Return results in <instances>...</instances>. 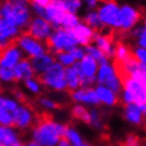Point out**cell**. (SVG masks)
Listing matches in <instances>:
<instances>
[{
	"instance_id": "obj_19",
	"label": "cell",
	"mask_w": 146,
	"mask_h": 146,
	"mask_svg": "<svg viewBox=\"0 0 146 146\" xmlns=\"http://www.w3.org/2000/svg\"><path fill=\"white\" fill-rule=\"evenodd\" d=\"M71 31H72L74 36H75L78 45L88 46L91 44V42H93L95 31L91 27H89L87 24H85V23H79Z\"/></svg>"
},
{
	"instance_id": "obj_45",
	"label": "cell",
	"mask_w": 146,
	"mask_h": 146,
	"mask_svg": "<svg viewBox=\"0 0 146 146\" xmlns=\"http://www.w3.org/2000/svg\"><path fill=\"white\" fill-rule=\"evenodd\" d=\"M56 146H72V145H71V144L69 143V142H68V141L66 140L65 138H63V139H62V140L58 142V144Z\"/></svg>"
},
{
	"instance_id": "obj_16",
	"label": "cell",
	"mask_w": 146,
	"mask_h": 146,
	"mask_svg": "<svg viewBox=\"0 0 146 146\" xmlns=\"http://www.w3.org/2000/svg\"><path fill=\"white\" fill-rule=\"evenodd\" d=\"M31 66L35 71V74L38 76H41L42 74L48 70L52 65L55 63L54 56L50 52H45L41 55H38L36 58L31 60Z\"/></svg>"
},
{
	"instance_id": "obj_26",
	"label": "cell",
	"mask_w": 146,
	"mask_h": 146,
	"mask_svg": "<svg viewBox=\"0 0 146 146\" xmlns=\"http://www.w3.org/2000/svg\"><path fill=\"white\" fill-rule=\"evenodd\" d=\"M52 1L60 4L66 13H71V14H76L78 12L82 3V0H52Z\"/></svg>"
},
{
	"instance_id": "obj_53",
	"label": "cell",
	"mask_w": 146,
	"mask_h": 146,
	"mask_svg": "<svg viewBox=\"0 0 146 146\" xmlns=\"http://www.w3.org/2000/svg\"><path fill=\"white\" fill-rule=\"evenodd\" d=\"M0 84H1V82H0Z\"/></svg>"
},
{
	"instance_id": "obj_42",
	"label": "cell",
	"mask_w": 146,
	"mask_h": 146,
	"mask_svg": "<svg viewBox=\"0 0 146 146\" xmlns=\"http://www.w3.org/2000/svg\"><path fill=\"white\" fill-rule=\"evenodd\" d=\"M123 146H140V141H139L137 136L128 135L123 142Z\"/></svg>"
},
{
	"instance_id": "obj_30",
	"label": "cell",
	"mask_w": 146,
	"mask_h": 146,
	"mask_svg": "<svg viewBox=\"0 0 146 146\" xmlns=\"http://www.w3.org/2000/svg\"><path fill=\"white\" fill-rule=\"evenodd\" d=\"M79 19L76 14H71V13H66L63 21H62L61 27L67 31H72L73 28L76 27L79 24Z\"/></svg>"
},
{
	"instance_id": "obj_10",
	"label": "cell",
	"mask_w": 146,
	"mask_h": 146,
	"mask_svg": "<svg viewBox=\"0 0 146 146\" xmlns=\"http://www.w3.org/2000/svg\"><path fill=\"white\" fill-rule=\"evenodd\" d=\"M34 112L26 104H19V107L13 112V126L18 129H27L34 124Z\"/></svg>"
},
{
	"instance_id": "obj_36",
	"label": "cell",
	"mask_w": 146,
	"mask_h": 146,
	"mask_svg": "<svg viewBox=\"0 0 146 146\" xmlns=\"http://www.w3.org/2000/svg\"><path fill=\"white\" fill-rule=\"evenodd\" d=\"M134 36L137 38L139 47L146 49V27H138L134 31Z\"/></svg>"
},
{
	"instance_id": "obj_15",
	"label": "cell",
	"mask_w": 146,
	"mask_h": 146,
	"mask_svg": "<svg viewBox=\"0 0 146 146\" xmlns=\"http://www.w3.org/2000/svg\"><path fill=\"white\" fill-rule=\"evenodd\" d=\"M65 15H66V12L64 11V9L54 1H51L48 5L45 6L44 19H46L52 25V27H61L62 21H63Z\"/></svg>"
},
{
	"instance_id": "obj_2",
	"label": "cell",
	"mask_w": 146,
	"mask_h": 146,
	"mask_svg": "<svg viewBox=\"0 0 146 146\" xmlns=\"http://www.w3.org/2000/svg\"><path fill=\"white\" fill-rule=\"evenodd\" d=\"M1 17L17 26L20 31H26L31 21L29 0H3L0 3Z\"/></svg>"
},
{
	"instance_id": "obj_37",
	"label": "cell",
	"mask_w": 146,
	"mask_h": 146,
	"mask_svg": "<svg viewBox=\"0 0 146 146\" xmlns=\"http://www.w3.org/2000/svg\"><path fill=\"white\" fill-rule=\"evenodd\" d=\"M0 124L2 126H13V113L0 109Z\"/></svg>"
},
{
	"instance_id": "obj_48",
	"label": "cell",
	"mask_w": 146,
	"mask_h": 146,
	"mask_svg": "<svg viewBox=\"0 0 146 146\" xmlns=\"http://www.w3.org/2000/svg\"><path fill=\"white\" fill-rule=\"evenodd\" d=\"M79 146H91V145H89V144H87V143H82V144H80Z\"/></svg>"
},
{
	"instance_id": "obj_27",
	"label": "cell",
	"mask_w": 146,
	"mask_h": 146,
	"mask_svg": "<svg viewBox=\"0 0 146 146\" xmlns=\"http://www.w3.org/2000/svg\"><path fill=\"white\" fill-rule=\"evenodd\" d=\"M64 138L69 142L72 146H79L80 144L84 143L82 141V136L79 135V133L76 131L75 128L73 127H69L67 126L66 127V131H65V135Z\"/></svg>"
},
{
	"instance_id": "obj_52",
	"label": "cell",
	"mask_w": 146,
	"mask_h": 146,
	"mask_svg": "<svg viewBox=\"0 0 146 146\" xmlns=\"http://www.w3.org/2000/svg\"><path fill=\"white\" fill-rule=\"evenodd\" d=\"M0 18H1V9H0Z\"/></svg>"
},
{
	"instance_id": "obj_8",
	"label": "cell",
	"mask_w": 146,
	"mask_h": 146,
	"mask_svg": "<svg viewBox=\"0 0 146 146\" xmlns=\"http://www.w3.org/2000/svg\"><path fill=\"white\" fill-rule=\"evenodd\" d=\"M15 43L20 48L23 55L29 60L47 52V47L45 44L39 40L35 39L34 36L28 35L26 31L21 33L20 36L16 39Z\"/></svg>"
},
{
	"instance_id": "obj_24",
	"label": "cell",
	"mask_w": 146,
	"mask_h": 146,
	"mask_svg": "<svg viewBox=\"0 0 146 146\" xmlns=\"http://www.w3.org/2000/svg\"><path fill=\"white\" fill-rule=\"evenodd\" d=\"M84 23L88 25L89 27H91L94 31H101L104 28V24L100 21V18L96 11H90L89 13H87L84 17Z\"/></svg>"
},
{
	"instance_id": "obj_29",
	"label": "cell",
	"mask_w": 146,
	"mask_h": 146,
	"mask_svg": "<svg viewBox=\"0 0 146 146\" xmlns=\"http://www.w3.org/2000/svg\"><path fill=\"white\" fill-rule=\"evenodd\" d=\"M19 101L16 100L14 97H9L4 94H0V109L6 110L13 113L19 107Z\"/></svg>"
},
{
	"instance_id": "obj_5",
	"label": "cell",
	"mask_w": 146,
	"mask_h": 146,
	"mask_svg": "<svg viewBox=\"0 0 146 146\" xmlns=\"http://www.w3.org/2000/svg\"><path fill=\"white\" fill-rule=\"evenodd\" d=\"M42 86L51 89L53 91H64L67 89L65 78V68L55 62L44 74L39 76Z\"/></svg>"
},
{
	"instance_id": "obj_18",
	"label": "cell",
	"mask_w": 146,
	"mask_h": 146,
	"mask_svg": "<svg viewBox=\"0 0 146 146\" xmlns=\"http://www.w3.org/2000/svg\"><path fill=\"white\" fill-rule=\"evenodd\" d=\"M93 42L95 43V46L104 54L107 58H114L115 54V45L113 43L112 36H107V35L95 34Z\"/></svg>"
},
{
	"instance_id": "obj_11",
	"label": "cell",
	"mask_w": 146,
	"mask_h": 146,
	"mask_svg": "<svg viewBox=\"0 0 146 146\" xmlns=\"http://www.w3.org/2000/svg\"><path fill=\"white\" fill-rule=\"evenodd\" d=\"M23 58L22 51L14 42L0 50V66L13 69Z\"/></svg>"
},
{
	"instance_id": "obj_20",
	"label": "cell",
	"mask_w": 146,
	"mask_h": 146,
	"mask_svg": "<svg viewBox=\"0 0 146 146\" xmlns=\"http://www.w3.org/2000/svg\"><path fill=\"white\" fill-rule=\"evenodd\" d=\"M65 78L67 84V89L73 92L80 87V71H79L78 62L71 67L65 68Z\"/></svg>"
},
{
	"instance_id": "obj_35",
	"label": "cell",
	"mask_w": 146,
	"mask_h": 146,
	"mask_svg": "<svg viewBox=\"0 0 146 146\" xmlns=\"http://www.w3.org/2000/svg\"><path fill=\"white\" fill-rule=\"evenodd\" d=\"M0 82H5V84L15 82V76H14L13 69L0 66Z\"/></svg>"
},
{
	"instance_id": "obj_1",
	"label": "cell",
	"mask_w": 146,
	"mask_h": 146,
	"mask_svg": "<svg viewBox=\"0 0 146 146\" xmlns=\"http://www.w3.org/2000/svg\"><path fill=\"white\" fill-rule=\"evenodd\" d=\"M66 127V125L45 116L40 119L33 128V141L39 146H56L64 138Z\"/></svg>"
},
{
	"instance_id": "obj_9",
	"label": "cell",
	"mask_w": 146,
	"mask_h": 146,
	"mask_svg": "<svg viewBox=\"0 0 146 146\" xmlns=\"http://www.w3.org/2000/svg\"><path fill=\"white\" fill-rule=\"evenodd\" d=\"M52 31H53L52 25L46 19L41 17H35L31 19V21L29 22L26 28V33L28 35H31L35 39L39 40L43 43L48 40Z\"/></svg>"
},
{
	"instance_id": "obj_12",
	"label": "cell",
	"mask_w": 146,
	"mask_h": 146,
	"mask_svg": "<svg viewBox=\"0 0 146 146\" xmlns=\"http://www.w3.org/2000/svg\"><path fill=\"white\" fill-rule=\"evenodd\" d=\"M21 34V31L9 21L0 18V50L16 41Z\"/></svg>"
},
{
	"instance_id": "obj_25",
	"label": "cell",
	"mask_w": 146,
	"mask_h": 146,
	"mask_svg": "<svg viewBox=\"0 0 146 146\" xmlns=\"http://www.w3.org/2000/svg\"><path fill=\"white\" fill-rule=\"evenodd\" d=\"M131 56V51L129 50L127 46L123 44L121 42H118L115 45V54H114V58H115V62H119V63H122V62L126 61L127 58H129Z\"/></svg>"
},
{
	"instance_id": "obj_13",
	"label": "cell",
	"mask_w": 146,
	"mask_h": 146,
	"mask_svg": "<svg viewBox=\"0 0 146 146\" xmlns=\"http://www.w3.org/2000/svg\"><path fill=\"white\" fill-rule=\"evenodd\" d=\"M121 15H122V24L120 31L126 33V31H131L136 26L139 20L141 19V12L139 9L131 5L121 6Z\"/></svg>"
},
{
	"instance_id": "obj_38",
	"label": "cell",
	"mask_w": 146,
	"mask_h": 146,
	"mask_svg": "<svg viewBox=\"0 0 146 146\" xmlns=\"http://www.w3.org/2000/svg\"><path fill=\"white\" fill-rule=\"evenodd\" d=\"M131 55L137 62L141 64H146V49L142 47H137L134 51L131 52Z\"/></svg>"
},
{
	"instance_id": "obj_4",
	"label": "cell",
	"mask_w": 146,
	"mask_h": 146,
	"mask_svg": "<svg viewBox=\"0 0 146 146\" xmlns=\"http://www.w3.org/2000/svg\"><path fill=\"white\" fill-rule=\"evenodd\" d=\"M45 45L50 53L70 51L71 49L78 45L75 36L71 31L62 27L55 28L45 42Z\"/></svg>"
},
{
	"instance_id": "obj_17",
	"label": "cell",
	"mask_w": 146,
	"mask_h": 146,
	"mask_svg": "<svg viewBox=\"0 0 146 146\" xmlns=\"http://www.w3.org/2000/svg\"><path fill=\"white\" fill-rule=\"evenodd\" d=\"M15 82H25L26 79L35 77V71L31 66V60L23 58L15 67L13 68Z\"/></svg>"
},
{
	"instance_id": "obj_31",
	"label": "cell",
	"mask_w": 146,
	"mask_h": 146,
	"mask_svg": "<svg viewBox=\"0 0 146 146\" xmlns=\"http://www.w3.org/2000/svg\"><path fill=\"white\" fill-rule=\"evenodd\" d=\"M85 52L87 55L91 56L92 58H94L98 64H100V63H102V62L108 60V58L104 56V53L100 51V49H98L95 45H91V44H90V45L86 46Z\"/></svg>"
},
{
	"instance_id": "obj_49",
	"label": "cell",
	"mask_w": 146,
	"mask_h": 146,
	"mask_svg": "<svg viewBox=\"0 0 146 146\" xmlns=\"http://www.w3.org/2000/svg\"><path fill=\"white\" fill-rule=\"evenodd\" d=\"M144 27H146V15L144 17Z\"/></svg>"
},
{
	"instance_id": "obj_47",
	"label": "cell",
	"mask_w": 146,
	"mask_h": 146,
	"mask_svg": "<svg viewBox=\"0 0 146 146\" xmlns=\"http://www.w3.org/2000/svg\"><path fill=\"white\" fill-rule=\"evenodd\" d=\"M12 146H23V144L21 143V142H20V141H19V142H17V143H15V144H13Z\"/></svg>"
},
{
	"instance_id": "obj_41",
	"label": "cell",
	"mask_w": 146,
	"mask_h": 146,
	"mask_svg": "<svg viewBox=\"0 0 146 146\" xmlns=\"http://www.w3.org/2000/svg\"><path fill=\"white\" fill-rule=\"evenodd\" d=\"M31 12L36 15V17H41V18L45 17V7L44 6H41L36 3H31Z\"/></svg>"
},
{
	"instance_id": "obj_34",
	"label": "cell",
	"mask_w": 146,
	"mask_h": 146,
	"mask_svg": "<svg viewBox=\"0 0 146 146\" xmlns=\"http://www.w3.org/2000/svg\"><path fill=\"white\" fill-rule=\"evenodd\" d=\"M90 112V124L96 129H100L102 127V119H101L100 113L98 112V110L92 109L89 111Z\"/></svg>"
},
{
	"instance_id": "obj_33",
	"label": "cell",
	"mask_w": 146,
	"mask_h": 146,
	"mask_svg": "<svg viewBox=\"0 0 146 146\" xmlns=\"http://www.w3.org/2000/svg\"><path fill=\"white\" fill-rule=\"evenodd\" d=\"M24 86L25 88L33 94H39L42 91V84L40 82V79L36 78V77L26 79L24 82Z\"/></svg>"
},
{
	"instance_id": "obj_54",
	"label": "cell",
	"mask_w": 146,
	"mask_h": 146,
	"mask_svg": "<svg viewBox=\"0 0 146 146\" xmlns=\"http://www.w3.org/2000/svg\"><path fill=\"white\" fill-rule=\"evenodd\" d=\"M0 146H2V145H0Z\"/></svg>"
},
{
	"instance_id": "obj_39",
	"label": "cell",
	"mask_w": 146,
	"mask_h": 146,
	"mask_svg": "<svg viewBox=\"0 0 146 146\" xmlns=\"http://www.w3.org/2000/svg\"><path fill=\"white\" fill-rule=\"evenodd\" d=\"M40 106L42 108L46 110H54L58 107V104L55 102L54 100H52L50 98H47V97H42L40 98Z\"/></svg>"
},
{
	"instance_id": "obj_43",
	"label": "cell",
	"mask_w": 146,
	"mask_h": 146,
	"mask_svg": "<svg viewBox=\"0 0 146 146\" xmlns=\"http://www.w3.org/2000/svg\"><path fill=\"white\" fill-rule=\"evenodd\" d=\"M82 1L86 3V5L88 6L89 9H95L99 2V0H82Z\"/></svg>"
},
{
	"instance_id": "obj_7",
	"label": "cell",
	"mask_w": 146,
	"mask_h": 146,
	"mask_svg": "<svg viewBox=\"0 0 146 146\" xmlns=\"http://www.w3.org/2000/svg\"><path fill=\"white\" fill-rule=\"evenodd\" d=\"M97 13L104 26L120 31L122 24L121 9L114 0L102 3Z\"/></svg>"
},
{
	"instance_id": "obj_21",
	"label": "cell",
	"mask_w": 146,
	"mask_h": 146,
	"mask_svg": "<svg viewBox=\"0 0 146 146\" xmlns=\"http://www.w3.org/2000/svg\"><path fill=\"white\" fill-rule=\"evenodd\" d=\"M124 118L125 120L134 125H141L144 121V112L139 106L135 104H125L124 108Z\"/></svg>"
},
{
	"instance_id": "obj_23",
	"label": "cell",
	"mask_w": 146,
	"mask_h": 146,
	"mask_svg": "<svg viewBox=\"0 0 146 146\" xmlns=\"http://www.w3.org/2000/svg\"><path fill=\"white\" fill-rule=\"evenodd\" d=\"M94 90L96 92V94H97V97L99 99L100 104H106L108 107H113V106L118 104V94H116L113 91H111L107 87L98 85Z\"/></svg>"
},
{
	"instance_id": "obj_3",
	"label": "cell",
	"mask_w": 146,
	"mask_h": 146,
	"mask_svg": "<svg viewBox=\"0 0 146 146\" xmlns=\"http://www.w3.org/2000/svg\"><path fill=\"white\" fill-rule=\"evenodd\" d=\"M123 91L121 100L124 104H135L145 113L146 111V85L131 77H125L121 80Z\"/></svg>"
},
{
	"instance_id": "obj_14",
	"label": "cell",
	"mask_w": 146,
	"mask_h": 146,
	"mask_svg": "<svg viewBox=\"0 0 146 146\" xmlns=\"http://www.w3.org/2000/svg\"><path fill=\"white\" fill-rule=\"evenodd\" d=\"M71 98L77 104H88V106H97L99 99L93 88H80L71 92Z\"/></svg>"
},
{
	"instance_id": "obj_40",
	"label": "cell",
	"mask_w": 146,
	"mask_h": 146,
	"mask_svg": "<svg viewBox=\"0 0 146 146\" xmlns=\"http://www.w3.org/2000/svg\"><path fill=\"white\" fill-rule=\"evenodd\" d=\"M68 52H69V53L72 55L76 62H77V61L79 62L80 60H82V58H85V55H86L85 49L82 48V47H78V46H76V47L72 48L70 51H68Z\"/></svg>"
},
{
	"instance_id": "obj_50",
	"label": "cell",
	"mask_w": 146,
	"mask_h": 146,
	"mask_svg": "<svg viewBox=\"0 0 146 146\" xmlns=\"http://www.w3.org/2000/svg\"><path fill=\"white\" fill-rule=\"evenodd\" d=\"M99 1H102V2H109V1H113V0H99Z\"/></svg>"
},
{
	"instance_id": "obj_32",
	"label": "cell",
	"mask_w": 146,
	"mask_h": 146,
	"mask_svg": "<svg viewBox=\"0 0 146 146\" xmlns=\"http://www.w3.org/2000/svg\"><path fill=\"white\" fill-rule=\"evenodd\" d=\"M55 58H56V61H58V64H61L64 68L71 67V66H73V65L76 63L74 58H73L68 51L55 53Z\"/></svg>"
},
{
	"instance_id": "obj_51",
	"label": "cell",
	"mask_w": 146,
	"mask_h": 146,
	"mask_svg": "<svg viewBox=\"0 0 146 146\" xmlns=\"http://www.w3.org/2000/svg\"><path fill=\"white\" fill-rule=\"evenodd\" d=\"M144 117L146 118V111H145V113H144Z\"/></svg>"
},
{
	"instance_id": "obj_6",
	"label": "cell",
	"mask_w": 146,
	"mask_h": 146,
	"mask_svg": "<svg viewBox=\"0 0 146 146\" xmlns=\"http://www.w3.org/2000/svg\"><path fill=\"white\" fill-rule=\"evenodd\" d=\"M96 82H98V85L107 87L116 94H118L121 91V80L119 78L115 68L112 65H110L108 60L99 64L96 73Z\"/></svg>"
},
{
	"instance_id": "obj_22",
	"label": "cell",
	"mask_w": 146,
	"mask_h": 146,
	"mask_svg": "<svg viewBox=\"0 0 146 146\" xmlns=\"http://www.w3.org/2000/svg\"><path fill=\"white\" fill-rule=\"evenodd\" d=\"M80 76L88 78H96V73L98 70V63L94 58L86 54L85 58L78 62Z\"/></svg>"
},
{
	"instance_id": "obj_46",
	"label": "cell",
	"mask_w": 146,
	"mask_h": 146,
	"mask_svg": "<svg viewBox=\"0 0 146 146\" xmlns=\"http://www.w3.org/2000/svg\"><path fill=\"white\" fill-rule=\"evenodd\" d=\"M23 146H39V145H38L36 142H34V141H31V142H28V143L24 144Z\"/></svg>"
},
{
	"instance_id": "obj_28",
	"label": "cell",
	"mask_w": 146,
	"mask_h": 146,
	"mask_svg": "<svg viewBox=\"0 0 146 146\" xmlns=\"http://www.w3.org/2000/svg\"><path fill=\"white\" fill-rule=\"evenodd\" d=\"M72 116L75 119L90 124V112L82 104H76L72 108Z\"/></svg>"
},
{
	"instance_id": "obj_44",
	"label": "cell",
	"mask_w": 146,
	"mask_h": 146,
	"mask_svg": "<svg viewBox=\"0 0 146 146\" xmlns=\"http://www.w3.org/2000/svg\"><path fill=\"white\" fill-rule=\"evenodd\" d=\"M14 96H15V99L18 101H22L24 100V94L22 93L21 91H19V90H16L15 92H14Z\"/></svg>"
}]
</instances>
